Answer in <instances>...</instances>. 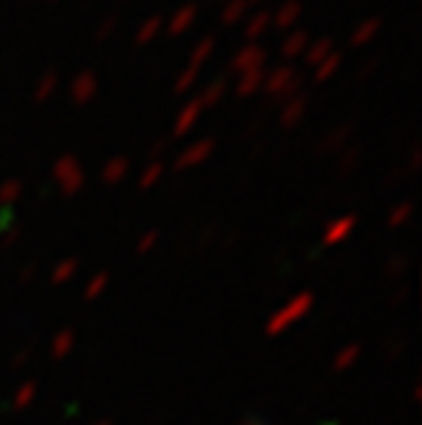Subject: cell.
Instances as JSON below:
<instances>
[{
    "instance_id": "obj_2",
    "label": "cell",
    "mask_w": 422,
    "mask_h": 425,
    "mask_svg": "<svg viewBox=\"0 0 422 425\" xmlns=\"http://www.w3.org/2000/svg\"><path fill=\"white\" fill-rule=\"evenodd\" d=\"M72 343H74V335L72 332H61L58 340H55V346H52V354L55 357H66L72 351Z\"/></svg>"
},
{
    "instance_id": "obj_9",
    "label": "cell",
    "mask_w": 422,
    "mask_h": 425,
    "mask_svg": "<svg viewBox=\"0 0 422 425\" xmlns=\"http://www.w3.org/2000/svg\"><path fill=\"white\" fill-rule=\"evenodd\" d=\"M102 425H107V423H102Z\"/></svg>"
},
{
    "instance_id": "obj_1",
    "label": "cell",
    "mask_w": 422,
    "mask_h": 425,
    "mask_svg": "<svg viewBox=\"0 0 422 425\" xmlns=\"http://www.w3.org/2000/svg\"><path fill=\"white\" fill-rule=\"evenodd\" d=\"M310 305H313V294H302V297H296L294 302H288V305L277 313L275 319L269 321V332L277 335V332H280V329H285L291 321L302 319V316L310 310Z\"/></svg>"
},
{
    "instance_id": "obj_8",
    "label": "cell",
    "mask_w": 422,
    "mask_h": 425,
    "mask_svg": "<svg viewBox=\"0 0 422 425\" xmlns=\"http://www.w3.org/2000/svg\"><path fill=\"white\" fill-rule=\"evenodd\" d=\"M247 425H261V423H255V420H250V423H247Z\"/></svg>"
},
{
    "instance_id": "obj_5",
    "label": "cell",
    "mask_w": 422,
    "mask_h": 425,
    "mask_svg": "<svg viewBox=\"0 0 422 425\" xmlns=\"http://www.w3.org/2000/svg\"><path fill=\"white\" fill-rule=\"evenodd\" d=\"M33 392H36V387H33V384L22 387V392L17 395V401H14V406H17V409H22L25 404H30V401H33Z\"/></svg>"
},
{
    "instance_id": "obj_4",
    "label": "cell",
    "mask_w": 422,
    "mask_h": 425,
    "mask_svg": "<svg viewBox=\"0 0 422 425\" xmlns=\"http://www.w3.org/2000/svg\"><path fill=\"white\" fill-rule=\"evenodd\" d=\"M74 269H77V264H74V261H66V264H61V266H58V272H55V277H52V280H55V283H64L69 275H74Z\"/></svg>"
},
{
    "instance_id": "obj_3",
    "label": "cell",
    "mask_w": 422,
    "mask_h": 425,
    "mask_svg": "<svg viewBox=\"0 0 422 425\" xmlns=\"http://www.w3.org/2000/svg\"><path fill=\"white\" fill-rule=\"evenodd\" d=\"M357 354H359V348H357V346H348V348H346V351L340 354L338 360H335V368H338V370H343V368H348L351 362L357 360Z\"/></svg>"
},
{
    "instance_id": "obj_6",
    "label": "cell",
    "mask_w": 422,
    "mask_h": 425,
    "mask_svg": "<svg viewBox=\"0 0 422 425\" xmlns=\"http://www.w3.org/2000/svg\"><path fill=\"white\" fill-rule=\"evenodd\" d=\"M105 283H107V275H99V277H96V280H93V283H91V285H88V291H85V297H88V299H91V297H96V294H99V291L105 288Z\"/></svg>"
},
{
    "instance_id": "obj_7",
    "label": "cell",
    "mask_w": 422,
    "mask_h": 425,
    "mask_svg": "<svg viewBox=\"0 0 422 425\" xmlns=\"http://www.w3.org/2000/svg\"><path fill=\"white\" fill-rule=\"evenodd\" d=\"M348 225H351V222H343V225H338V228H332L329 236H326V242H340V239H343V231H346Z\"/></svg>"
}]
</instances>
